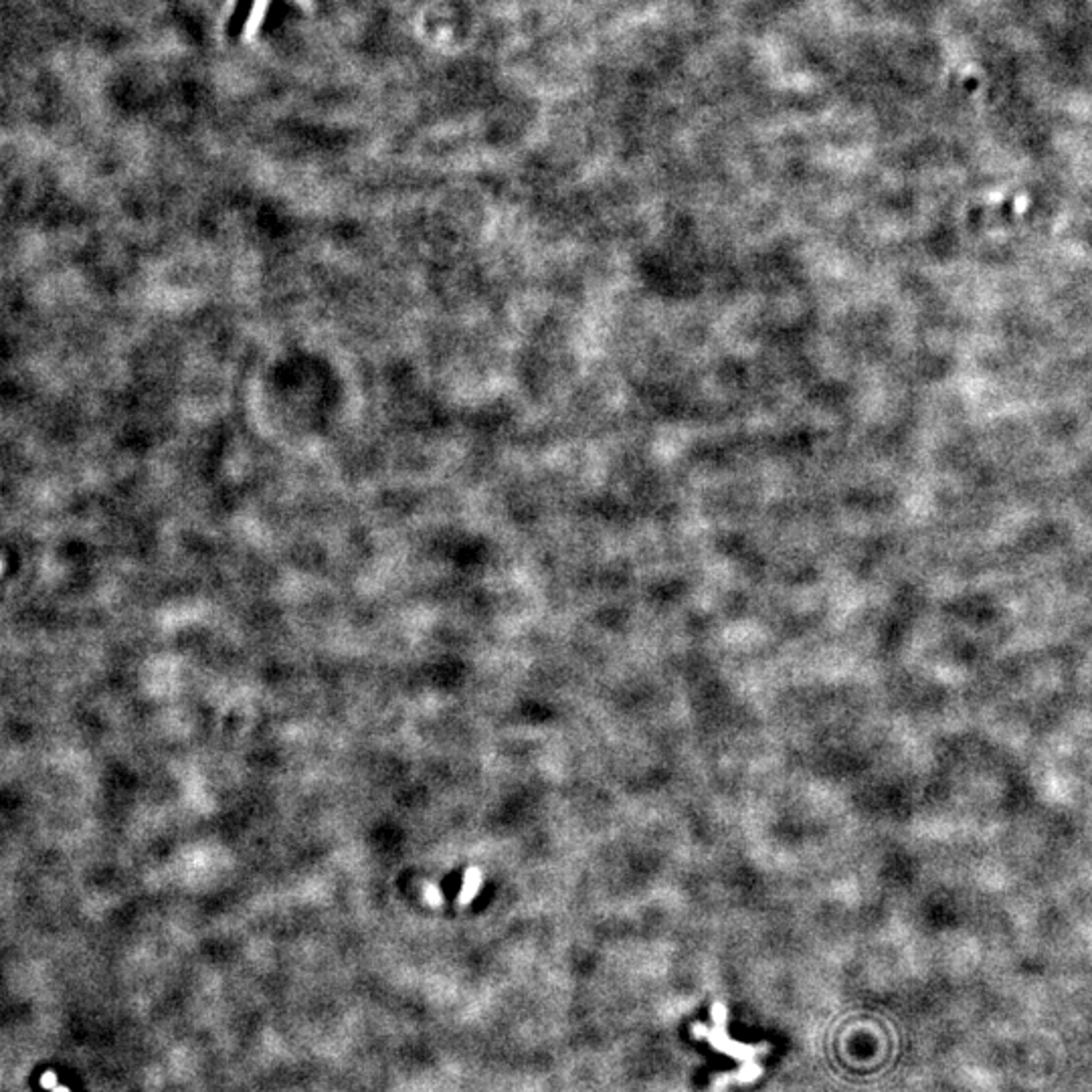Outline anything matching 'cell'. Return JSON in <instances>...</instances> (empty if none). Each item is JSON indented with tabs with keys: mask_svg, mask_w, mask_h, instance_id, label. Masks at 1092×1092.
I'll use <instances>...</instances> for the list:
<instances>
[{
	"mask_svg": "<svg viewBox=\"0 0 1092 1092\" xmlns=\"http://www.w3.org/2000/svg\"><path fill=\"white\" fill-rule=\"evenodd\" d=\"M482 884H483L482 868H478V866L467 868L466 874H463L461 890H460V894H457V904L467 906L470 903H473V898H476L478 893H480Z\"/></svg>",
	"mask_w": 1092,
	"mask_h": 1092,
	"instance_id": "obj_1",
	"label": "cell"
},
{
	"mask_svg": "<svg viewBox=\"0 0 1092 1092\" xmlns=\"http://www.w3.org/2000/svg\"><path fill=\"white\" fill-rule=\"evenodd\" d=\"M423 898H425V900H427V903H429L431 906H437V904H441V900H443V896H441V890H440V888H437V886H435V884H425V890H423Z\"/></svg>",
	"mask_w": 1092,
	"mask_h": 1092,
	"instance_id": "obj_2",
	"label": "cell"
},
{
	"mask_svg": "<svg viewBox=\"0 0 1092 1092\" xmlns=\"http://www.w3.org/2000/svg\"><path fill=\"white\" fill-rule=\"evenodd\" d=\"M57 1084H59V1080H57V1074L53 1070H47V1073H43V1076H41V1086L45 1090H53Z\"/></svg>",
	"mask_w": 1092,
	"mask_h": 1092,
	"instance_id": "obj_3",
	"label": "cell"
},
{
	"mask_svg": "<svg viewBox=\"0 0 1092 1092\" xmlns=\"http://www.w3.org/2000/svg\"><path fill=\"white\" fill-rule=\"evenodd\" d=\"M51 1092H69V1089H67V1086H61V1084H57V1086H55V1089H53V1090H51Z\"/></svg>",
	"mask_w": 1092,
	"mask_h": 1092,
	"instance_id": "obj_4",
	"label": "cell"
}]
</instances>
